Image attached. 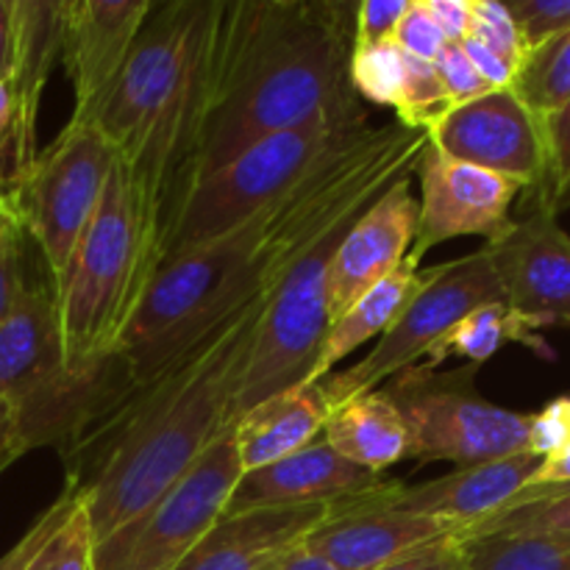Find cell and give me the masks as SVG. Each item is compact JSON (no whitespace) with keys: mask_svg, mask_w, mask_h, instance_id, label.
<instances>
[{"mask_svg":"<svg viewBox=\"0 0 570 570\" xmlns=\"http://www.w3.org/2000/svg\"><path fill=\"white\" fill-rule=\"evenodd\" d=\"M159 262V232L139 204L126 167L115 161L92 223L61 282L50 289L70 376L92 382L117 356Z\"/></svg>","mask_w":570,"mask_h":570,"instance_id":"277c9868","label":"cell"},{"mask_svg":"<svg viewBox=\"0 0 570 570\" xmlns=\"http://www.w3.org/2000/svg\"><path fill=\"white\" fill-rule=\"evenodd\" d=\"M540 465H543V456L521 451L504 460L460 468V471H451L432 482L412 484V488L401 482H384L376 495L382 504L393 510L434 518L462 534L504 510L518 493H523Z\"/></svg>","mask_w":570,"mask_h":570,"instance_id":"ac0fdd59","label":"cell"},{"mask_svg":"<svg viewBox=\"0 0 570 570\" xmlns=\"http://www.w3.org/2000/svg\"><path fill=\"white\" fill-rule=\"evenodd\" d=\"M321 440L343 460L382 476L410 454V432L382 387L332 406Z\"/></svg>","mask_w":570,"mask_h":570,"instance_id":"cb8c5ba5","label":"cell"},{"mask_svg":"<svg viewBox=\"0 0 570 570\" xmlns=\"http://www.w3.org/2000/svg\"><path fill=\"white\" fill-rule=\"evenodd\" d=\"M65 0H14V45L3 78L14 104V181L17 193L37 159V117L45 83L61 61Z\"/></svg>","mask_w":570,"mask_h":570,"instance_id":"44dd1931","label":"cell"},{"mask_svg":"<svg viewBox=\"0 0 570 570\" xmlns=\"http://www.w3.org/2000/svg\"><path fill=\"white\" fill-rule=\"evenodd\" d=\"M154 0H65L61 67L72 83L70 122L95 126Z\"/></svg>","mask_w":570,"mask_h":570,"instance_id":"2e32d148","label":"cell"},{"mask_svg":"<svg viewBox=\"0 0 570 570\" xmlns=\"http://www.w3.org/2000/svg\"><path fill=\"white\" fill-rule=\"evenodd\" d=\"M239 479L228 429L154 507L95 543L92 570H176L223 521Z\"/></svg>","mask_w":570,"mask_h":570,"instance_id":"30bf717a","label":"cell"},{"mask_svg":"<svg viewBox=\"0 0 570 570\" xmlns=\"http://www.w3.org/2000/svg\"><path fill=\"white\" fill-rule=\"evenodd\" d=\"M549 484H570V440L566 449L546 456L529 488H549Z\"/></svg>","mask_w":570,"mask_h":570,"instance_id":"7dc6e473","label":"cell"},{"mask_svg":"<svg viewBox=\"0 0 570 570\" xmlns=\"http://www.w3.org/2000/svg\"><path fill=\"white\" fill-rule=\"evenodd\" d=\"M488 534H570V484L527 488L504 510L471 527L460 538L473 540Z\"/></svg>","mask_w":570,"mask_h":570,"instance_id":"f1b7e54d","label":"cell"},{"mask_svg":"<svg viewBox=\"0 0 570 570\" xmlns=\"http://www.w3.org/2000/svg\"><path fill=\"white\" fill-rule=\"evenodd\" d=\"M376 570H465V540L456 532L443 534Z\"/></svg>","mask_w":570,"mask_h":570,"instance_id":"60d3db41","label":"cell"},{"mask_svg":"<svg viewBox=\"0 0 570 570\" xmlns=\"http://www.w3.org/2000/svg\"><path fill=\"white\" fill-rule=\"evenodd\" d=\"M271 284L189 348L148 367L111 356L98 390L59 449L65 488L100 543L154 507L237 421V390Z\"/></svg>","mask_w":570,"mask_h":570,"instance_id":"6da1fadb","label":"cell"},{"mask_svg":"<svg viewBox=\"0 0 570 570\" xmlns=\"http://www.w3.org/2000/svg\"><path fill=\"white\" fill-rule=\"evenodd\" d=\"M14 45V0H0V81L9 76Z\"/></svg>","mask_w":570,"mask_h":570,"instance_id":"681fc988","label":"cell"},{"mask_svg":"<svg viewBox=\"0 0 570 570\" xmlns=\"http://www.w3.org/2000/svg\"><path fill=\"white\" fill-rule=\"evenodd\" d=\"M371 128L367 111L323 117L301 128L273 134L209 176L198 178L181 195L167 220L161 262L243 226L248 217L304 181L315 167L360 142Z\"/></svg>","mask_w":570,"mask_h":570,"instance_id":"5b68a950","label":"cell"},{"mask_svg":"<svg viewBox=\"0 0 570 570\" xmlns=\"http://www.w3.org/2000/svg\"><path fill=\"white\" fill-rule=\"evenodd\" d=\"M421 181L417 198V226L410 262L421 271L429 250L456 237H484L488 243L499 239L512 223V204L523 193L515 181L465 161L449 159L445 154L426 145L415 167Z\"/></svg>","mask_w":570,"mask_h":570,"instance_id":"4fadbf2b","label":"cell"},{"mask_svg":"<svg viewBox=\"0 0 570 570\" xmlns=\"http://www.w3.org/2000/svg\"><path fill=\"white\" fill-rule=\"evenodd\" d=\"M360 217V215H356ZM340 223L301 254L282 278L256 328L237 390V417L271 395L304 382L328 326V262L351 223Z\"/></svg>","mask_w":570,"mask_h":570,"instance_id":"8fae6325","label":"cell"},{"mask_svg":"<svg viewBox=\"0 0 570 570\" xmlns=\"http://www.w3.org/2000/svg\"><path fill=\"white\" fill-rule=\"evenodd\" d=\"M465 570H570V534H488L465 540Z\"/></svg>","mask_w":570,"mask_h":570,"instance_id":"4316f807","label":"cell"},{"mask_svg":"<svg viewBox=\"0 0 570 570\" xmlns=\"http://www.w3.org/2000/svg\"><path fill=\"white\" fill-rule=\"evenodd\" d=\"M393 42L401 53L412 56V59L434 61L443 53L449 39L443 37L434 17L429 14L426 0H410V6H406L404 17H401L399 28L393 33Z\"/></svg>","mask_w":570,"mask_h":570,"instance_id":"d590c367","label":"cell"},{"mask_svg":"<svg viewBox=\"0 0 570 570\" xmlns=\"http://www.w3.org/2000/svg\"><path fill=\"white\" fill-rule=\"evenodd\" d=\"M426 145V134L401 122L373 126L243 226L161 262L117 360L148 367L189 348L245 301L282 282L323 234L362 215L395 181L415 176Z\"/></svg>","mask_w":570,"mask_h":570,"instance_id":"7a4b0ae2","label":"cell"},{"mask_svg":"<svg viewBox=\"0 0 570 570\" xmlns=\"http://www.w3.org/2000/svg\"><path fill=\"white\" fill-rule=\"evenodd\" d=\"M92 529H89L87 512L78 501L70 515L59 529L50 534L28 570H92Z\"/></svg>","mask_w":570,"mask_h":570,"instance_id":"d6a6232c","label":"cell"},{"mask_svg":"<svg viewBox=\"0 0 570 570\" xmlns=\"http://www.w3.org/2000/svg\"><path fill=\"white\" fill-rule=\"evenodd\" d=\"M426 6L451 45H460L471 33V0H426Z\"/></svg>","mask_w":570,"mask_h":570,"instance_id":"f6af8a7d","label":"cell"},{"mask_svg":"<svg viewBox=\"0 0 570 570\" xmlns=\"http://www.w3.org/2000/svg\"><path fill=\"white\" fill-rule=\"evenodd\" d=\"M115 161V150L98 128L67 122L59 137L39 150L17 187V212L37 243L50 289L61 282L92 223Z\"/></svg>","mask_w":570,"mask_h":570,"instance_id":"9c48e42d","label":"cell"},{"mask_svg":"<svg viewBox=\"0 0 570 570\" xmlns=\"http://www.w3.org/2000/svg\"><path fill=\"white\" fill-rule=\"evenodd\" d=\"M540 328H534L527 317L518 315L515 309L501 301V304H484L473 309L471 315L462 317L438 345L426 351L423 365L440 367L449 356H460L468 365H479L493 360L504 345L521 343L538 354L551 356V348L540 337Z\"/></svg>","mask_w":570,"mask_h":570,"instance_id":"484cf974","label":"cell"},{"mask_svg":"<svg viewBox=\"0 0 570 570\" xmlns=\"http://www.w3.org/2000/svg\"><path fill=\"white\" fill-rule=\"evenodd\" d=\"M476 371L479 365H462L443 373L417 362L384 384L410 432L406 460L451 462L460 471L529 451L532 412H512L484 399Z\"/></svg>","mask_w":570,"mask_h":570,"instance_id":"52a82bcc","label":"cell"},{"mask_svg":"<svg viewBox=\"0 0 570 570\" xmlns=\"http://www.w3.org/2000/svg\"><path fill=\"white\" fill-rule=\"evenodd\" d=\"M507 9L515 20L527 53L570 31V0H510Z\"/></svg>","mask_w":570,"mask_h":570,"instance_id":"e575fe53","label":"cell"},{"mask_svg":"<svg viewBox=\"0 0 570 570\" xmlns=\"http://www.w3.org/2000/svg\"><path fill=\"white\" fill-rule=\"evenodd\" d=\"M406 56L395 48V42L354 48L351 56V87L360 100H371L376 106L395 109L404 92Z\"/></svg>","mask_w":570,"mask_h":570,"instance_id":"f546056e","label":"cell"},{"mask_svg":"<svg viewBox=\"0 0 570 570\" xmlns=\"http://www.w3.org/2000/svg\"><path fill=\"white\" fill-rule=\"evenodd\" d=\"M206 0L154 3L126 67L117 76L95 128L111 145L117 161H131L167 109L187 70L189 50Z\"/></svg>","mask_w":570,"mask_h":570,"instance_id":"7c38bea8","label":"cell"},{"mask_svg":"<svg viewBox=\"0 0 570 570\" xmlns=\"http://www.w3.org/2000/svg\"><path fill=\"white\" fill-rule=\"evenodd\" d=\"M460 48L465 50V56L471 59V65L476 67V72L484 78V81H488L490 89L512 87V78H515V67H512L510 61L501 59L499 53H493L488 45H482L479 39H473V37H465L460 42Z\"/></svg>","mask_w":570,"mask_h":570,"instance_id":"ee69618b","label":"cell"},{"mask_svg":"<svg viewBox=\"0 0 570 570\" xmlns=\"http://www.w3.org/2000/svg\"><path fill=\"white\" fill-rule=\"evenodd\" d=\"M328 412L332 404L323 384H295L245 410L232 426L243 473L262 471L315 443L323 434Z\"/></svg>","mask_w":570,"mask_h":570,"instance_id":"603a6c76","label":"cell"},{"mask_svg":"<svg viewBox=\"0 0 570 570\" xmlns=\"http://www.w3.org/2000/svg\"><path fill=\"white\" fill-rule=\"evenodd\" d=\"M259 570H337L334 566H328L323 557H317L315 551L306 549L304 543L293 546V549L282 551L278 557H273L267 566H262Z\"/></svg>","mask_w":570,"mask_h":570,"instance_id":"bcb514c9","label":"cell"},{"mask_svg":"<svg viewBox=\"0 0 570 570\" xmlns=\"http://www.w3.org/2000/svg\"><path fill=\"white\" fill-rule=\"evenodd\" d=\"M337 504L265 507L223 515L176 570H259L282 551L304 543Z\"/></svg>","mask_w":570,"mask_h":570,"instance_id":"7402d4cb","label":"cell"},{"mask_svg":"<svg viewBox=\"0 0 570 570\" xmlns=\"http://www.w3.org/2000/svg\"><path fill=\"white\" fill-rule=\"evenodd\" d=\"M376 493L379 488L340 501L332 518L304 540L306 549L337 570H376L443 534L456 532L434 518L393 510L382 504Z\"/></svg>","mask_w":570,"mask_h":570,"instance_id":"d6986e66","label":"cell"},{"mask_svg":"<svg viewBox=\"0 0 570 570\" xmlns=\"http://www.w3.org/2000/svg\"><path fill=\"white\" fill-rule=\"evenodd\" d=\"M451 109H454V100L445 92L443 81H440L438 70H434V61H421L406 56L404 92H401L399 106H395L401 126L426 134Z\"/></svg>","mask_w":570,"mask_h":570,"instance_id":"4dcf8cb0","label":"cell"},{"mask_svg":"<svg viewBox=\"0 0 570 570\" xmlns=\"http://www.w3.org/2000/svg\"><path fill=\"white\" fill-rule=\"evenodd\" d=\"M546 137V178L532 193V204L546 206L554 215L570 209V100L554 117L543 120Z\"/></svg>","mask_w":570,"mask_h":570,"instance_id":"1f68e13d","label":"cell"},{"mask_svg":"<svg viewBox=\"0 0 570 570\" xmlns=\"http://www.w3.org/2000/svg\"><path fill=\"white\" fill-rule=\"evenodd\" d=\"M484 248L510 309L534 328L570 326V234L560 226V215L529 204Z\"/></svg>","mask_w":570,"mask_h":570,"instance_id":"9a60e30c","label":"cell"},{"mask_svg":"<svg viewBox=\"0 0 570 570\" xmlns=\"http://www.w3.org/2000/svg\"><path fill=\"white\" fill-rule=\"evenodd\" d=\"M421 287V271L412 267L410 262H404L401 267H395L387 278L376 284L367 295H362L348 312H345L340 321H334L328 326L326 337H323L321 351H317L315 362H312L309 373L304 376L301 384H321L323 379H328L334 373V367L340 362L348 360L354 351H360L362 345L379 340L390 326L395 323V317L404 312V306L410 304L412 295Z\"/></svg>","mask_w":570,"mask_h":570,"instance_id":"d4e9b609","label":"cell"},{"mask_svg":"<svg viewBox=\"0 0 570 570\" xmlns=\"http://www.w3.org/2000/svg\"><path fill=\"white\" fill-rule=\"evenodd\" d=\"M426 139L449 159L510 178L529 195L543 187V122L510 87L454 106L438 126L429 128Z\"/></svg>","mask_w":570,"mask_h":570,"instance_id":"5bb4252c","label":"cell"},{"mask_svg":"<svg viewBox=\"0 0 570 570\" xmlns=\"http://www.w3.org/2000/svg\"><path fill=\"white\" fill-rule=\"evenodd\" d=\"M22 226V217L17 209H0V237L9 232H14V228Z\"/></svg>","mask_w":570,"mask_h":570,"instance_id":"f907efd6","label":"cell"},{"mask_svg":"<svg viewBox=\"0 0 570 570\" xmlns=\"http://www.w3.org/2000/svg\"><path fill=\"white\" fill-rule=\"evenodd\" d=\"M354 20L345 0H217L212 106L187 189L273 134L365 115L351 87Z\"/></svg>","mask_w":570,"mask_h":570,"instance_id":"3957f363","label":"cell"},{"mask_svg":"<svg viewBox=\"0 0 570 570\" xmlns=\"http://www.w3.org/2000/svg\"><path fill=\"white\" fill-rule=\"evenodd\" d=\"M410 0H362L356 3L354 48L393 42V33L404 17Z\"/></svg>","mask_w":570,"mask_h":570,"instance_id":"f35d334b","label":"cell"},{"mask_svg":"<svg viewBox=\"0 0 570 570\" xmlns=\"http://www.w3.org/2000/svg\"><path fill=\"white\" fill-rule=\"evenodd\" d=\"M382 484L379 473L343 460L332 445H326V440L317 438L306 449L295 451L262 471L243 473L226 515L265 510V507L337 504V501L371 493Z\"/></svg>","mask_w":570,"mask_h":570,"instance_id":"ffe728a7","label":"cell"},{"mask_svg":"<svg viewBox=\"0 0 570 570\" xmlns=\"http://www.w3.org/2000/svg\"><path fill=\"white\" fill-rule=\"evenodd\" d=\"M22 454H28V451L22 449L20 438H17L14 421H11L9 410L0 404V473H3L11 462L20 460Z\"/></svg>","mask_w":570,"mask_h":570,"instance_id":"c3c4849f","label":"cell"},{"mask_svg":"<svg viewBox=\"0 0 570 570\" xmlns=\"http://www.w3.org/2000/svg\"><path fill=\"white\" fill-rule=\"evenodd\" d=\"M0 209H17V206L11 204L9 198H3V195H0Z\"/></svg>","mask_w":570,"mask_h":570,"instance_id":"816d5d0a","label":"cell"},{"mask_svg":"<svg viewBox=\"0 0 570 570\" xmlns=\"http://www.w3.org/2000/svg\"><path fill=\"white\" fill-rule=\"evenodd\" d=\"M26 226L0 237V323L26 287Z\"/></svg>","mask_w":570,"mask_h":570,"instance_id":"b9f144b4","label":"cell"},{"mask_svg":"<svg viewBox=\"0 0 570 570\" xmlns=\"http://www.w3.org/2000/svg\"><path fill=\"white\" fill-rule=\"evenodd\" d=\"M468 37L479 39L482 45H488L493 53H499L501 59L510 61L512 67H521L523 50L521 33H518L515 20H512L507 3H495V0H471V33Z\"/></svg>","mask_w":570,"mask_h":570,"instance_id":"836d02e7","label":"cell"},{"mask_svg":"<svg viewBox=\"0 0 570 570\" xmlns=\"http://www.w3.org/2000/svg\"><path fill=\"white\" fill-rule=\"evenodd\" d=\"M510 89L540 122L554 117L570 100V31L529 50Z\"/></svg>","mask_w":570,"mask_h":570,"instance_id":"83f0119b","label":"cell"},{"mask_svg":"<svg viewBox=\"0 0 570 570\" xmlns=\"http://www.w3.org/2000/svg\"><path fill=\"white\" fill-rule=\"evenodd\" d=\"M434 70H438L440 81H443L445 92L451 95L454 106L493 92V89L488 87V81L476 72V67L471 65V59H468L465 50H462L460 45H445L443 53L434 59Z\"/></svg>","mask_w":570,"mask_h":570,"instance_id":"74e56055","label":"cell"},{"mask_svg":"<svg viewBox=\"0 0 570 570\" xmlns=\"http://www.w3.org/2000/svg\"><path fill=\"white\" fill-rule=\"evenodd\" d=\"M417 198L412 176L384 189L348 226L328 262V321H340L362 295L401 267L415 243Z\"/></svg>","mask_w":570,"mask_h":570,"instance_id":"e0dca14e","label":"cell"},{"mask_svg":"<svg viewBox=\"0 0 570 570\" xmlns=\"http://www.w3.org/2000/svg\"><path fill=\"white\" fill-rule=\"evenodd\" d=\"M570 440V395L554 399L540 412H532V429H529V451L538 456H551L566 449Z\"/></svg>","mask_w":570,"mask_h":570,"instance_id":"ab89813d","label":"cell"},{"mask_svg":"<svg viewBox=\"0 0 570 570\" xmlns=\"http://www.w3.org/2000/svg\"><path fill=\"white\" fill-rule=\"evenodd\" d=\"M11 181H14V104L6 81H0V195L14 204Z\"/></svg>","mask_w":570,"mask_h":570,"instance_id":"7bdbcfd3","label":"cell"},{"mask_svg":"<svg viewBox=\"0 0 570 570\" xmlns=\"http://www.w3.org/2000/svg\"><path fill=\"white\" fill-rule=\"evenodd\" d=\"M76 504H78V495L67 488L61 490L59 499H56L53 504H50L48 510L33 521V527L28 529V532L22 534V538L17 540L3 557H0V570H28V566L33 562V557L42 551V546L48 543L50 534L65 523V518L70 515Z\"/></svg>","mask_w":570,"mask_h":570,"instance_id":"8d00e7d4","label":"cell"},{"mask_svg":"<svg viewBox=\"0 0 570 570\" xmlns=\"http://www.w3.org/2000/svg\"><path fill=\"white\" fill-rule=\"evenodd\" d=\"M501 301L504 289L488 248L421 271V287L395 317L393 326L376 340V345L360 362L323 379L321 384L328 404L337 406L354 395L379 390V384L390 382L395 373L417 365L462 317L479 306Z\"/></svg>","mask_w":570,"mask_h":570,"instance_id":"ba28073f","label":"cell"},{"mask_svg":"<svg viewBox=\"0 0 570 570\" xmlns=\"http://www.w3.org/2000/svg\"><path fill=\"white\" fill-rule=\"evenodd\" d=\"M98 382L100 373L92 382L70 376L53 293L48 282L28 276L0 323V404L9 410L22 449H61L92 404Z\"/></svg>","mask_w":570,"mask_h":570,"instance_id":"8992f818","label":"cell"}]
</instances>
